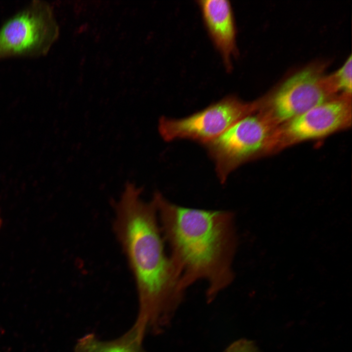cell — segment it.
<instances>
[{
	"label": "cell",
	"instance_id": "cell-1",
	"mask_svg": "<svg viewBox=\"0 0 352 352\" xmlns=\"http://www.w3.org/2000/svg\"><path fill=\"white\" fill-rule=\"evenodd\" d=\"M143 188L128 181L113 203V231L135 283L138 313L133 326L145 335L169 325L185 291L165 248L155 204L141 198Z\"/></svg>",
	"mask_w": 352,
	"mask_h": 352
},
{
	"label": "cell",
	"instance_id": "cell-2",
	"mask_svg": "<svg viewBox=\"0 0 352 352\" xmlns=\"http://www.w3.org/2000/svg\"><path fill=\"white\" fill-rule=\"evenodd\" d=\"M153 199L181 288L185 291L204 280L206 298L211 302L234 279L232 266L237 243L234 213L179 206L159 192Z\"/></svg>",
	"mask_w": 352,
	"mask_h": 352
},
{
	"label": "cell",
	"instance_id": "cell-3",
	"mask_svg": "<svg viewBox=\"0 0 352 352\" xmlns=\"http://www.w3.org/2000/svg\"><path fill=\"white\" fill-rule=\"evenodd\" d=\"M59 33L51 4L43 0L31 1L0 25V61L43 57Z\"/></svg>",
	"mask_w": 352,
	"mask_h": 352
},
{
	"label": "cell",
	"instance_id": "cell-4",
	"mask_svg": "<svg viewBox=\"0 0 352 352\" xmlns=\"http://www.w3.org/2000/svg\"><path fill=\"white\" fill-rule=\"evenodd\" d=\"M275 128L259 111L238 120L216 138L203 144L214 161L220 182L242 164L267 153Z\"/></svg>",
	"mask_w": 352,
	"mask_h": 352
},
{
	"label": "cell",
	"instance_id": "cell-5",
	"mask_svg": "<svg viewBox=\"0 0 352 352\" xmlns=\"http://www.w3.org/2000/svg\"><path fill=\"white\" fill-rule=\"evenodd\" d=\"M338 91L333 74L308 66L286 79L260 112L276 129L334 97Z\"/></svg>",
	"mask_w": 352,
	"mask_h": 352
},
{
	"label": "cell",
	"instance_id": "cell-6",
	"mask_svg": "<svg viewBox=\"0 0 352 352\" xmlns=\"http://www.w3.org/2000/svg\"><path fill=\"white\" fill-rule=\"evenodd\" d=\"M259 106L257 102H245L234 95H228L183 118L160 117L159 133L165 141L187 139L203 145L220 135L240 119L255 112Z\"/></svg>",
	"mask_w": 352,
	"mask_h": 352
},
{
	"label": "cell",
	"instance_id": "cell-7",
	"mask_svg": "<svg viewBox=\"0 0 352 352\" xmlns=\"http://www.w3.org/2000/svg\"><path fill=\"white\" fill-rule=\"evenodd\" d=\"M351 122V95L336 96L275 129L267 153L327 136L347 128Z\"/></svg>",
	"mask_w": 352,
	"mask_h": 352
},
{
	"label": "cell",
	"instance_id": "cell-8",
	"mask_svg": "<svg viewBox=\"0 0 352 352\" xmlns=\"http://www.w3.org/2000/svg\"><path fill=\"white\" fill-rule=\"evenodd\" d=\"M203 22L227 70L236 52V30L231 5L226 0L198 1Z\"/></svg>",
	"mask_w": 352,
	"mask_h": 352
},
{
	"label": "cell",
	"instance_id": "cell-9",
	"mask_svg": "<svg viewBox=\"0 0 352 352\" xmlns=\"http://www.w3.org/2000/svg\"><path fill=\"white\" fill-rule=\"evenodd\" d=\"M142 341L133 327L111 340H102L94 333H88L78 339L73 352H145Z\"/></svg>",
	"mask_w": 352,
	"mask_h": 352
},
{
	"label": "cell",
	"instance_id": "cell-10",
	"mask_svg": "<svg viewBox=\"0 0 352 352\" xmlns=\"http://www.w3.org/2000/svg\"><path fill=\"white\" fill-rule=\"evenodd\" d=\"M352 60L351 55L339 69L333 74L338 90L349 95H351L352 90Z\"/></svg>",
	"mask_w": 352,
	"mask_h": 352
},
{
	"label": "cell",
	"instance_id": "cell-11",
	"mask_svg": "<svg viewBox=\"0 0 352 352\" xmlns=\"http://www.w3.org/2000/svg\"><path fill=\"white\" fill-rule=\"evenodd\" d=\"M223 352H257V351L252 341L242 339L232 343Z\"/></svg>",
	"mask_w": 352,
	"mask_h": 352
},
{
	"label": "cell",
	"instance_id": "cell-12",
	"mask_svg": "<svg viewBox=\"0 0 352 352\" xmlns=\"http://www.w3.org/2000/svg\"><path fill=\"white\" fill-rule=\"evenodd\" d=\"M1 223H2V221H1V219L0 218V227H1Z\"/></svg>",
	"mask_w": 352,
	"mask_h": 352
}]
</instances>
